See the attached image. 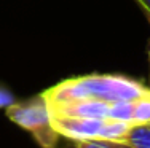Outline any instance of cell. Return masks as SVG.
I'll return each instance as SVG.
<instances>
[{"mask_svg":"<svg viewBox=\"0 0 150 148\" xmlns=\"http://www.w3.org/2000/svg\"><path fill=\"white\" fill-rule=\"evenodd\" d=\"M150 88L142 81L118 73H90V75L74 76L59 81L50 89L43 91L48 105L61 102L81 100H134L149 93Z\"/></svg>","mask_w":150,"mask_h":148,"instance_id":"cell-1","label":"cell"},{"mask_svg":"<svg viewBox=\"0 0 150 148\" xmlns=\"http://www.w3.org/2000/svg\"><path fill=\"white\" fill-rule=\"evenodd\" d=\"M5 115L11 123L27 131L42 148H58L62 137L54 129L51 121V110L42 94L15 102L5 108Z\"/></svg>","mask_w":150,"mask_h":148,"instance_id":"cell-2","label":"cell"},{"mask_svg":"<svg viewBox=\"0 0 150 148\" xmlns=\"http://www.w3.org/2000/svg\"><path fill=\"white\" fill-rule=\"evenodd\" d=\"M54 129L62 139L69 142L81 140H112L123 142L133 124L117 119L104 118H80V116H61L51 113Z\"/></svg>","mask_w":150,"mask_h":148,"instance_id":"cell-3","label":"cell"},{"mask_svg":"<svg viewBox=\"0 0 150 148\" xmlns=\"http://www.w3.org/2000/svg\"><path fill=\"white\" fill-rule=\"evenodd\" d=\"M123 142L131 148H150V123L133 124Z\"/></svg>","mask_w":150,"mask_h":148,"instance_id":"cell-4","label":"cell"},{"mask_svg":"<svg viewBox=\"0 0 150 148\" xmlns=\"http://www.w3.org/2000/svg\"><path fill=\"white\" fill-rule=\"evenodd\" d=\"M150 123V91L134 99V124Z\"/></svg>","mask_w":150,"mask_h":148,"instance_id":"cell-5","label":"cell"},{"mask_svg":"<svg viewBox=\"0 0 150 148\" xmlns=\"http://www.w3.org/2000/svg\"><path fill=\"white\" fill-rule=\"evenodd\" d=\"M70 148H131L125 142H112V140H81L70 142Z\"/></svg>","mask_w":150,"mask_h":148,"instance_id":"cell-6","label":"cell"},{"mask_svg":"<svg viewBox=\"0 0 150 148\" xmlns=\"http://www.w3.org/2000/svg\"><path fill=\"white\" fill-rule=\"evenodd\" d=\"M16 102V97L8 88L0 84V108H6L10 105H13Z\"/></svg>","mask_w":150,"mask_h":148,"instance_id":"cell-7","label":"cell"},{"mask_svg":"<svg viewBox=\"0 0 150 148\" xmlns=\"http://www.w3.org/2000/svg\"><path fill=\"white\" fill-rule=\"evenodd\" d=\"M139 5V8L144 11L145 18H150V0H136Z\"/></svg>","mask_w":150,"mask_h":148,"instance_id":"cell-8","label":"cell"},{"mask_svg":"<svg viewBox=\"0 0 150 148\" xmlns=\"http://www.w3.org/2000/svg\"><path fill=\"white\" fill-rule=\"evenodd\" d=\"M147 21L150 24V18H147ZM149 64H150V43H149ZM149 83H150V76H149ZM149 88H150V84H149Z\"/></svg>","mask_w":150,"mask_h":148,"instance_id":"cell-9","label":"cell"}]
</instances>
